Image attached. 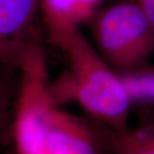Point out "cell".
Here are the masks:
<instances>
[{"label":"cell","instance_id":"2","mask_svg":"<svg viewBox=\"0 0 154 154\" xmlns=\"http://www.w3.org/2000/svg\"><path fill=\"white\" fill-rule=\"evenodd\" d=\"M88 25L95 49L120 75L140 69L154 51V27L136 1L100 8Z\"/></svg>","mask_w":154,"mask_h":154},{"label":"cell","instance_id":"6","mask_svg":"<svg viewBox=\"0 0 154 154\" xmlns=\"http://www.w3.org/2000/svg\"><path fill=\"white\" fill-rule=\"evenodd\" d=\"M21 88V75L15 67L0 64V143L9 134L12 125Z\"/></svg>","mask_w":154,"mask_h":154},{"label":"cell","instance_id":"1","mask_svg":"<svg viewBox=\"0 0 154 154\" xmlns=\"http://www.w3.org/2000/svg\"><path fill=\"white\" fill-rule=\"evenodd\" d=\"M58 48L66 56L68 69L51 84L56 105L75 101L116 135L126 133L132 98L121 75L80 31L69 36Z\"/></svg>","mask_w":154,"mask_h":154},{"label":"cell","instance_id":"5","mask_svg":"<svg viewBox=\"0 0 154 154\" xmlns=\"http://www.w3.org/2000/svg\"><path fill=\"white\" fill-rule=\"evenodd\" d=\"M104 0H40V15L50 42L57 47L80 31L100 9Z\"/></svg>","mask_w":154,"mask_h":154},{"label":"cell","instance_id":"7","mask_svg":"<svg viewBox=\"0 0 154 154\" xmlns=\"http://www.w3.org/2000/svg\"><path fill=\"white\" fill-rule=\"evenodd\" d=\"M111 154H154V122L116 135Z\"/></svg>","mask_w":154,"mask_h":154},{"label":"cell","instance_id":"8","mask_svg":"<svg viewBox=\"0 0 154 154\" xmlns=\"http://www.w3.org/2000/svg\"><path fill=\"white\" fill-rule=\"evenodd\" d=\"M154 27V0H135Z\"/></svg>","mask_w":154,"mask_h":154},{"label":"cell","instance_id":"4","mask_svg":"<svg viewBox=\"0 0 154 154\" xmlns=\"http://www.w3.org/2000/svg\"><path fill=\"white\" fill-rule=\"evenodd\" d=\"M40 0H0V64L18 69L40 42L37 19Z\"/></svg>","mask_w":154,"mask_h":154},{"label":"cell","instance_id":"3","mask_svg":"<svg viewBox=\"0 0 154 154\" xmlns=\"http://www.w3.org/2000/svg\"><path fill=\"white\" fill-rule=\"evenodd\" d=\"M116 134L93 119L51 110L42 135L31 154H111Z\"/></svg>","mask_w":154,"mask_h":154}]
</instances>
